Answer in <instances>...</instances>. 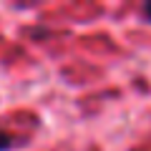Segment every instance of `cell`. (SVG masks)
<instances>
[{
  "label": "cell",
  "mask_w": 151,
  "mask_h": 151,
  "mask_svg": "<svg viewBox=\"0 0 151 151\" xmlns=\"http://www.w3.org/2000/svg\"><path fill=\"white\" fill-rule=\"evenodd\" d=\"M144 15H146V18H149V20H151V3H149V5H146V8H144Z\"/></svg>",
  "instance_id": "2"
},
{
  "label": "cell",
  "mask_w": 151,
  "mask_h": 151,
  "mask_svg": "<svg viewBox=\"0 0 151 151\" xmlns=\"http://www.w3.org/2000/svg\"><path fill=\"white\" fill-rule=\"evenodd\" d=\"M8 149H13V136L0 131V151H8Z\"/></svg>",
  "instance_id": "1"
}]
</instances>
